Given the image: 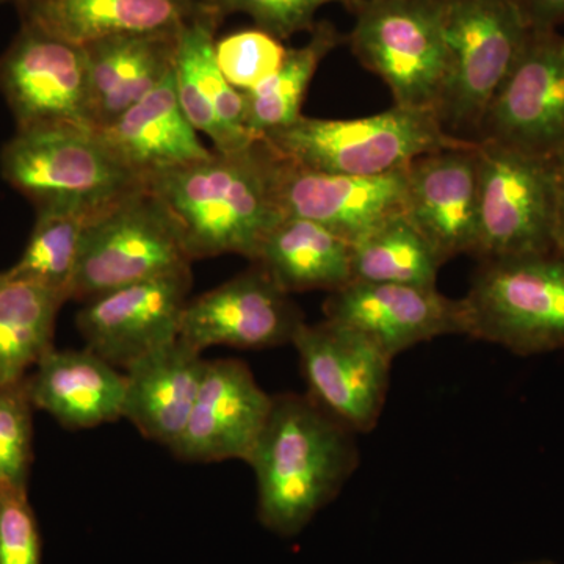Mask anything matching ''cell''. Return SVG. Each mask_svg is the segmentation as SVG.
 <instances>
[{"mask_svg": "<svg viewBox=\"0 0 564 564\" xmlns=\"http://www.w3.org/2000/svg\"><path fill=\"white\" fill-rule=\"evenodd\" d=\"M33 408L69 430H87L122 417L126 377L90 348L52 350L29 373Z\"/></svg>", "mask_w": 564, "mask_h": 564, "instance_id": "obj_21", "label": "cell"}, {"mask_svg": "<svg viewBox=\"0 0 564 564\" xmlns=\"http://www.w3.org/2000/svg\"><path fill=\"white\" fill-rule=\"evenodd\" d=\"M344 41L345 36L332 22H315L306 44L288 47L280 68L258 87L242 93L247 128L256 140L303 117L304 98L318 66Z\"/></svg>", "mask_w": 564, "mask_h": 564, "instance_id": "obj_27", "label": "cell"}, {"mask_svg": "<svg viewBox=\"0 0 564 564\" xmlns=\"http://www.w3.org/2000/svg\"><path fill=\"white\" fill-rule=\"evenodd\" d=\"M98 133L109 150L147 182L212 154L181 109L173 70L150 95Z\"/></svg>", "mask_w": 564, "mask_h": 564, "instance_id": "obj_23", "label": "cell"}, {"mask_svg": "<svg viewBox=\"0 0 564 564\" xmlns=\"http://www.w3.org/2000/svg\"><path fill=\"white\" fill-rule=\"evenodd\" d=\"M516 564H558L554 562V560L551 558H532V560H524V562H519Z\"/></svg>", "mask_w": 564, "mask_h": 564, "instance_id": "obj_36", "label": "cell"}, {"mask_svg": "<svg viewBox=\"0 0 564 564\" xmlns=\"http://www.w3.org/2000/svg\"><path fill=\"white\" fill-rule=\"evenodd\" d=\"M444 263L403 214L393 215L351 245L352 281L436 288Z\"/></svg>", "mask_w": 564, "mask_h": 564, "instance_id": "obj_28", "label": "cell"}, {"mask_svg": "<svg viewBox=\"0 0 564 564\" xmlns=\"http://www.w3.org/2000/svg\"><path fill=\"white\" fill-rule=\"evenodd\" d=\"M225 20L204 0L202 11L185 22L177 39L173 74L177 99L187 120L214 141V151L237 152L254 144L247 128L242 91L218 66L215 35Z\"/></svg>", "mask_w": 564, "mask_h": 564, "instance_id": "obj_19", "label": "cell"}, {"mask_svg": "<svg viewBox=\"0 0 564 564\" xmlns=\"http://www.w3.org/2000/svg\"><path fill=\"white\" fill-rule=\"evenodd\" d=\"M288 47L261 29L234 32L215 43V55L226 80L236 90L248 91L272 76L284 61Z\"/></svg>", "mask_w": 564, "mask_h": 564, "instance_id": "obj_30", "label": "cell"}, {"mask_svg": "<svg viewBox=\"0 0 564 564\" xmlns=\"http://www.w3.org/2000/svg\"><path fill=\"white\" fill-rule=\"evenodd\" d=\"M32 411L25 381L0 389V485L28 488L33 458Z\"/></svg>", "mask_w": 564, "mask_h": 564, "instance_id": "obj_31", "label": "cell"}, {"mask_svg": "<svg viewBox=\"0 0 564 564\" xmlns=\"http://www.w3.org/2000/svg\"><path fill=\"white\" fill-rule=\"evenodd\" d=\"M307 395L358 434L377 429L391 386L392 358L350 326L304 323L293 339Z\"/></svg>", "mask_w": 564, "mask_h": 564, "instance_id": "obj_10", "label": "cell"}, {"mask_svg": "<svg viewBox=\"0 0 564 564\" xmlns=\"http://www.w3.org/2000/svg\"><path fill=\"white\" fill-rule=\"evenodd\" d=\"M21 21L87 46L107 36L180 31L204 0H17Z\"/></svg>", "mask_w": 564, "mask_h": 564, "instance_id": "obj_24", "label": "cell"}, {"mask_svg": "<svg viewBox=\"0 0 564 564\" xmlns=\"http://www.w3.org/2000/svg\"><path fill=\"white\" fill-rule=\"evenodd\" d=\"M0 173L36 209L73 207L91 218L148 187L96 129L80 126L17 131L0 152Z\"/></svg>", "mask_w": 564, "mask_h": 564, "instance_id": "obj_3", "label": "cell"}, {"mask_svg": "<svg viewBox=\"0 0 564 564\" xmlns=\"http://www.w3.org/2000/svg\"><path fill=\"white\" fill-rule=\"evenodd\" d=\"M191 289L192 269L135 282L85 302L77 326L87 348L128 370L148 352L180 339Z\"/></svg>", "mask_w": 564, "mask_h": 564, "instance_id": "obj_14", "label": "cell"}, {"mask_svg": "<svg viewBox=\"0 0 564 564\" xmlns=\"http://www.w3.org/2000/svg\"><path fill=\"white\" fill-rule=\"evenodd\" d=\"M356 436L307 393L273 397L248 459L258 481L259 522L278 536L302 533L358 469Z\"/></svg>", "mask_w": 564, "mask_h": 564, "instance_id": "obj_1", "label": "cell"}, {"mask_svg": "<svg viewBox=\"0 0 564 564\" xmlns=\"http://www.w3.org/2000/svg\"><path fill=\"white\" fill-rule=\"evenodd\" d=\"M7 281H9V278H7V273H0V288H2V285L6 284Z\"/></svg>", "mask_w": 564, "mask_h": 564, "instance_id": "obj_37", "label": "cell"}, {"mask_svg": "<svg viewBox=\"0 0 564 564\" xmlns=\"http://www.w3.org/2000/svg\"><path fill=\"white\" fill-rule=\"evenodd\" d=\"M404 170L350 176L304 169L276 154L274 195L282 214L318 223L352 245L388 218L403 214Z\"/></svg>", "mask_w": 564, "mask_h": 564, "instance_id": "obj_16", "label": "cell"}, {"mask_svg": "<svg viewBox=\"0 0 564 564\" xmlns=\"http://www.w3.org/2000/svg\"><path fill=\"white\" fill-rule=\"evenodd\" d=\"M529 35L510 0H444L445 69L433 110L445 132L478 141Z\"/></svg>", "mask_w": 564, "mask_h": 564, "instance_id": "obj_4", "label": "cell"}, {"mask_svg": "<svg viewBox=\"0 0 564 564\" xmlns=\"http://www.w3.org/2000/svg\"><path fill=\"white\" fill-rule=\"evenodd\" d=\"M273 397L239 359L207 361L191 419L172 452L188 463H248L263 432Z\"/></svg>", "mask_w": 564, "mask_h": 564, "instance_id": "obj_17", "label": "cell"}, {"mask_svg": "<svg viewBox=\"0 0 564 564\" xmlns=\"http://www.w3.org/2000/svg\"><path fill=\"white\" fill-rule=\"evenodd\" d=\"M180 225L150 187L91 218L69 300L88 302L135 282L192 269Z\"/></svg>", "mask_w": 564, "mask_h": 564, "instance_id": "obj_7", "label": "cell"}, {"mask_svg": "<svg viewBox=\"0 0 564 564\" xmlns=\"http://www.w3.org/2000/svg\"><path fill=\"white\" fill-rule=\"evenodd\" d=\"M288 293L340 291L352 282L351 243L306 218L284 215L254 261Z\"/></svg>", "mask_w": 564, "mask_h": 564, "instance_id": "obj_25", "label": "cell"}, {"mask_svg": "<svg viewBox=\"0 0 564 564\" xmlns=\"http://www.w3.org/2000/svg\"><path fill=\"white\" fill-rule=\"evenodd\" d=\"M364 0H206L223 18L234 13L248 14L256 28L284 41L295 33L311 32L315 13L328 3H343L352 14Z\"/></svg>", "mask_w": 564, "mask_h": 564, "instance_id": "obj_32", "label": "cell"}, {"mask_svg": "<svg viewBox=\"0 0 564 564\" xmlns=\"http://www.w3.org/2000/svg\"><path fill=\"white\" fill-rule=\"evenodd\" d=\"M180 31L107 36L84 46L93 129L117 121L166 79Z\"/></svg>", "mask_w": 564, "mask_h": 564, "instance_id": "obj_22", "label": "cell"}, {"mask_svg": "<svg viewBox=\"0 0 564 564\" xmlns=\"http://www.w3.org/2000/svg\"><path fill=\"white\" fill-rule=\"evenodd\" d=\"M43 544L28 488L0 485V564H41Z\"/></svg>", "mask_w": 564, "mask_h": 564, "instance_id": "obj_33", "label": "cell"}, {"mask_svg": "<svg viewBox=\"0 0 564 564\" xmlns=\"http://www.w3.org/2000/svg\"><path fill=\"white\" fill-rule=\"evenodd\" d=\"M552 158L564 147V35L533 32L486 113L478 141Z\"/></svg>", "mask_w": 564, "mask_h": 564, "instance_id": "obj_13", "label": "cell"}, {"mask_svg": "<svg viewBox=\"0 0 564 564\" xmlns=\"http://www.w3.org/2000/svg\"><path fill=\"white\" fill-rule=\"evenodd\" d=\"M206 366L203 352L181 339L148 352L124 370L122 417L172 451L191 419Z\"/></svg>", "mask_w": 564, "mask_h": 564, "instance_id": "obj_20", "label": "cell"}, {"mask_svg": "<svg viewBox=\"0 0 564 564\" xmlns=\"http://www.w3.org/2000/svg\"><path fill=\"white\" fill-rule=\"evenodd\" d=\"M65 303L33 282L9 280L0 288V389L24 383L54 348L55 318Z\"/></svg>", "mask_w": 564, "mask_h": 564, "instance_id": "obj_26", "label": "cell"}, {"mask_svg": "<svg viewBox=\"0 0 564 564\" xmlns=\"http://www.w3.org/2000/svg\"><path fill=\"white\" fill-rule=\"evenodd\" d=\"M478 143L475 258L552 252V161L496 141Z\"/></svg>", "mask_w": 564, "mask_h": 564, "instance_id": "obj_9", "label": "cell"}, {"mask_svg": "<svg viewBox=\"0 0 564 564\" xmlns=\"http://www.w3.org/2000/svg\"><path fill=\"white\" fill-rule=\"evenodd\" d=\"M355 17L348 41L364 68L395 106L433 110L445 69L444 0H364Z\"/></svg>", "mask_w": 564, "mask_h": 564, "instance_id": "obj_8", "label": "cell"}, {"mask_svg": "<svg viewBox=\"0 0 564 564\" xmlns=\"http://www.w3.org/2000/svg\"><path fill=\"white\" fill-rule=\"evenodd\" d=\"M262 141L285 161L317 172L383 176L429 152L458 147L430 109L393 106L352 120L299 118Z\"/></svg>", "mask_w": 564, "mask_h": 564, "instance_id": "obj_5", "label": "cell"}, {"mask_svg": "<svg viewBox=\"0 0 564 564\" xmlns=\"http://www.w3.org/2000/svg\"><path fill=\"white\" fill-rule=\"evenodd\" d=\"M552 248L564 259V147L552 155Z\"/></svg>", "mask_w": 564, "mask_h": 564, "instance_id": "obj_35", "label": "cell"}, {"mask_svg": "<svg viewBox=\"0 0 564 564\" xmlns=\"http://www.w3.org/2000/svg\"><path fill=\"white\" fill-rule=\"evenodd\" d=\"M323 315L362 333L392 359L437 337L466 336L462 300L437 288L352 281L329 293Z\"/></svg>", "mask_w": 564, "mask_h": 564, "instance_id": "obj_15", "label": "cell"}, {"mask_svg": "<svg viewBox=\"0 0 564 564\" xmlns=\"http://www.w3.org/2000/svg\"><path fill=\"white\" fill-rule=\"evenodd\" d=\"M276 154L259 140L247 150L212 151L203 161L148 181L180 225L193 261L239 254L254 261L284 217L274 195Z\"/></svg>", "mask_w": 564, "mask_h": 564, "instance_id": "obj_2", "label": "cell"}, {"mask_svg": "<svg viewBox=\"0 0 564 564\" xmlns=\"http://www.w3.org/2000/svg\"><path fill=\"white\" fill-rule=\"evenodd\" d=\"M302 310L258 263L225 284L188 300L180 339L203 352L215 345L263 350L293 344Z\"/></svg>", "mask_w": 564, "mask_h": 564, "instance_id": "obj_12", "label": "cell"}, {"mask_svg": "<svg viewBox=\"0 0 564 564\" xmlns=\"http://www.w3.org/2000/svg\"><path fill=\"white\" fill-rule=\"evenodd\" d=\"M459 300L470 339L518 356L564 348V259L554 251L480 261Z\"/></svg>", "mask_w": 564, "mask_h": 564, "instance_id": "obj_6", "label": "cell"}, {"mask_svg": "<svg viewBox=\"0 0 564 564\" xmlns=\"http://www.w3.org/2000/svg\"><path fill=\"white\" fill-rule=\"evenodd\" d=\"M403 215L445 262L478 242V143L429 152L406 166Z\"/></svg>", "mask_w": 564, "mask_h": 564, "instance_id": "obj_18", "label": "cell"}, {"mask_svg": "<svg viewBox=\"0 0 564 564\" xmlns=\"http://www.w3.org/2000/svg\"><path fill=\"white\" fill-rule=\"evenodd\" d=\"M0 93L18 131L80 126L91 128L87 57L82 46L21 21L0 55Z\"/></svg>", "mask_w": 564, "mask_h": 564, "instance_id": "obj_11", "label": "cell"}, {"mask_svg": "<svg viewBox=\"0 0 564 564\" xmlns=\"http://www.w3.org/2000/svg\"><path fill=\"white\" fill-rule=\"evenodd\" d=\"M529 31H558L564 25V0H510Z\"/></svg>", "mask_w": 564, "mask_h": 564, "instance_id": "obj_34", "label": "cell"}, {"mask_svg": "<svg viewBox=\"0 0 564 564\" xmlns=\"http://www.w3.org/2000/svg\"><path fill=\"white\" fill-rule=\"evenodd\" d=\"M13 2L17 3V0H0V6H3V3Z\"/></svg>", "mask_w": 564, "mask_h": 564, "instance_id": "obj_38", "label": "cell"}, {"mask_svg": "<svg viewBox=\"0 0 564 564\" xmlns=\"http://www.w3.org/2000/svg\"><path fill=\"white\" fill-rule=\"evenodd\" d=\"M90 220L85 212L73 207H39L20 261L6 272L9 280L43 285L69 302L82 237Z\"/></svg>", "mask_w": 564, "mask_h": 564, "instance_id": "obj_29", "label": "cell"}]
</instances>
